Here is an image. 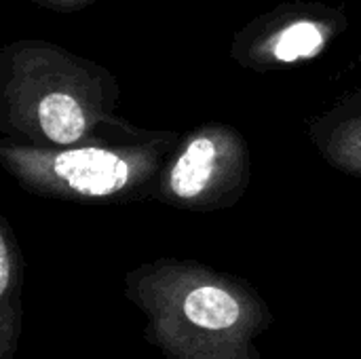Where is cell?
Instances as JSON below:
<instances>
[{"mask_svg": "<svg viewBox=\"0 0 361 359\" xmlns=\"http://www.w3.org/2000/svg\"><path fill=\"white\" fill-rule=\"evenodd\" d=\"M144 341L165 359H262L275 317L254 284L192 258L163 256L125 275Z\"/></svg>", "mask_w": 361, "mask_h": 359, "instance_id": "obj_1", "label": "cell"}, {"mask_svg": "<svg viewBox=\"0 0 361 359\" xmlns=\"http://www.w3.org/2000/svg\"><path fill=\"white\" fill-rule=\"evenodd\" d=\"M121 87L110 70L47 40L0 51V133L30 146L80 144L116 121Z\"/></svg>", "mask_w": 361, "mask_h": 359, "instance_id": "obj_2", "label": "cell"}, {"mask_svg": "<svg viewBox=\"0 0 361 359\" xmlns=\"http://www.w3.org/2000/svg\"><path fill=\"white\" fill-rule=\"evenodd\" d=\"M180 142L169 131L129 129L59 148L2 138L0 165L30 195L70 203H127L152 199L161 171Z\"/></svg>", "mask_w": 361, "mask_h": 359, "instance_id": "obj_3", "label": "cell"}, {"mask_svg": "<svg viewBox=\"0 0 361 359\" xmlns=\"http://www.w3.org/2000/svg\"><path fill=\"white\" fill-rule=\"evenodd\" d=\"M252 182L245 138L224 123H207L180 138L152 199L182 212H216L241 201Z\"/></svg>", "mask_w": 361, "mask_h": 359, "instance_id": "obj_4", "label": "cell"}, {"mask_svg": "<svg viewBox=\"0 0 361 359\" xmlns=\"http://www.w3.org/2000/svg\"><path fill=\"white\" fill-rule=\"evenodd\" d=\"M347 28L343 8L322 2H283L235 34L231 57L245 70H277L322 55Z\"/></svg>", "mask_w": 361, "mask_h": 359, "instance_id": "obj_5", "label": "cell"}, {"mask_svg": "<svg viewBox=\"0 0 361 359\" xmlns=\"http://www.w3.org/2000/svg\"><path fill=\"white\" fill-rule=\"evenodd\" d=\"M309 135L328 165L361 178V91L319 116L309 127Z\"/></svg>", "mask_w": 361, "mask_h": 359, "instance_id": "obj_6", "label": "cell"}, {"mask_svg": "<svg viewBox=\"0 0 361 359\" xmlns=\"http://www.w3.org/2000/svg\"><path fill=\"white\" fill-rule=\"evenodd\" d=\"M23 254L8 220L0 216V359H15L23 328Z\"/></svg>", "mask_w": 361, "mask_h": 359, "instance_id": "obj_7", "label": "cell"}, {"mask_svg": "<svg viewBox=\"0 0 361 359\" xmlns=\"http://www.w3.org/2000/svg\"><path fill=\"white\" fill-rule=\"evenodd\" d=\"M34 4L38 6H44V8H55V11H76V8H82L87 4H91L93 0H32Z\"/></svg>", "mask_w": 361, "mask_h": 359, "instance_id": "obj_8", "label": "cell"}, {"mask_svg": "<svg viewBox=\"0 0 361 359\" xmlns=\"http://www.w3.org/2000/svg\"><path fill=\"white\" fill-rule=\"evenodd\" d=\"M360 63H361V49H360Z\"/></svg>", "mask_w": 361, "mask_h": 359, "instance_id": "obj_9", "label": "cell"}]
</instances>
